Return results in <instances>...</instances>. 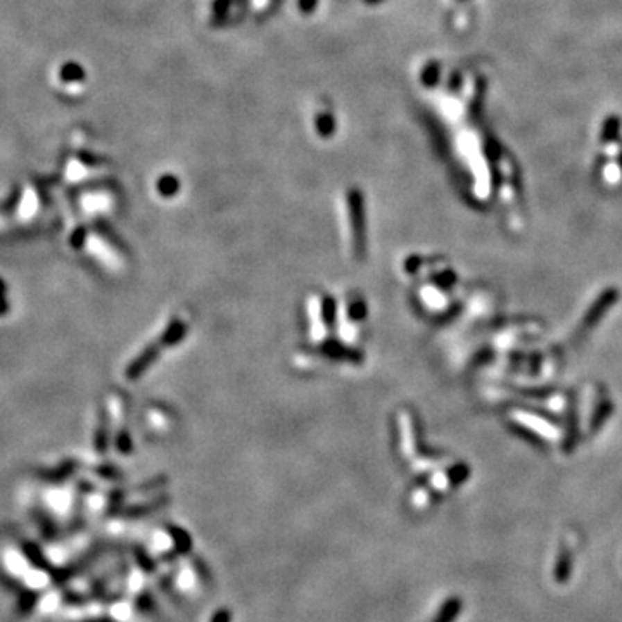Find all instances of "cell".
I'll return each instance as SVG.
<instances>
[{
    "label": "cell",
    "instance_id": "6da1fadb",
    "mask_svg": "<svg viewBox=\"0 0 622 622\" xmlns=\"http://www.w3.org/2000/svg\"><path fill=\"white\" fill-rule=\"evenodd\" d=\"M85 68L75 61L64 62L61 66V69H59V80L64 83H80L85 80Z\"/></svg>",
    "mask_w": 622,
    "mask_h": 622
},
{
    "label": "cell",
    "instance_id": "7a4b0ae2",
    "mask_svg": "<svg viewBox=\"0 0 622 622\" xmlns=\"http://www.w3.org/2000/svg\"><path fill=\"white\" fill-rule=\"evenodd\" d=\"M316 128H318L322 133H330V132H332V130H334V116H330L329 112H327V114L316 116Z\"/></svg>",
    "mask_w": 622,
    "mask_h": 622
},
{
    "label": "cell",
    "instance_id": "3957f363",
    "mask_svg": "<svg viewBox=\"0 0 622 622\" xmlns=\"http://www.w3.org/2000/svg\"><path fill=\"white\" fill-rule=\"evenodd\" d=\"M9 311V301H7V287L6 282L0 279V316H3Z\"/></svg>",
    "mask_w": 622,
    "mask_h": 622
},
{
    "label": "cell",
    "instance_id": "277c9868",
    "mask_svg": "<svg viewBox=\"0 0 622 622\" xmlns=\"http://www.w3.org/2000/svg\"><path fill=\"white\" fill-rule=\"evenodd\" d=\"M315 3H316V0H300V6L304 12H310L313 7H315Z\"/></svg>",
    "mask_w": 622,
    "mask_h": 622
},
{
    "label": "cell",
    "instance_id": "5b68a950",
    "mask_svg": "<svg viewBox=\"0 0 622 622\" xmlns=\"http://www.w3.org/2000/svg\"><path fill=\"white\" fill-rule=\"evenodd\" d=\"M455 2H469V0H455Z\"/></svg>",
    "mask_w": 622,
    "mask_h": 622
}]
</instances>
